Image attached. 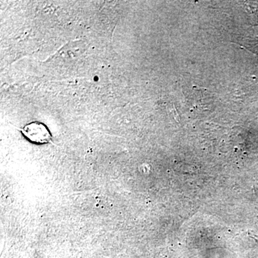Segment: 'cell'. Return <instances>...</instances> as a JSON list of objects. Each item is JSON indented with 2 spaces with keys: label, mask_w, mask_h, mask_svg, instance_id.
<instances>
[{
  "label": "cell",
  "mask_w": 258,
  "mask_h": 258,
  "mask_svg": "<svg viewBox=\"0 0 258 258\" xmlns=\"http://www.w3.org/2000/svg\"><path fill=\"white\" fill-rule=\"evenodd\" d=\"M22 133L28 140L36 144L49 143L52 138L46 125L40 122H32L22 129Z\"/></svg>",
  "instance_id": "obj_1"
}]
</instances>
